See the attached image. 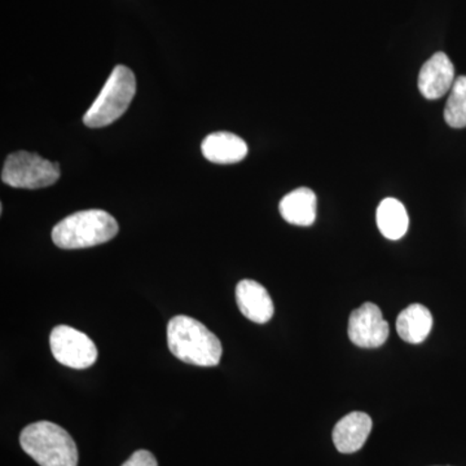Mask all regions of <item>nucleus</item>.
<instances>
[{
	"mask_svg": "<svg viewBox=\"0 0 466 466\" xmlns=\"http://www.w3.org/2000/svg\"><path fill=\"white\" fill-rule=\"evenodd\" d=\"M118 231L115 218L92 208L64 218L52 229V241L60 249H85L112 240Z\"/></svg>",
	"mask_w": 466,
	"mask_h": 466,
	"instance_id": "2",
	"label": "nucleus"
},
{
	"mask_svg": "<svg viewBox=\"0 0 466 466\" xmlns=\"http://www.w3.org/2000/svg\"><path fill=\"white\" fill-rule=\"evenodd\" d=\"M167 343L175 358L198 367H216L223 354L216 334L200 321L184 315L168 321Z\"/></svg>",
	"mask_w": 466,
	"mask_h": 466,
	"instance_id": "1",
	"label": "nucleus"
},
{
	"mask_svg": "<svg viewBox=\"0 0 466 466\" xmlns=\"http://www.w3.org/2000/svg\"><path fill=\"white\" fill-rule=\"evenodd\" d=\"M317 195L311 189L302 187L288 193L281 200L279 210L284 220L290 225L309 227L314 225L317 219Z\"/></svg>",
	"mask_w": 466,
	"mask_h": 466,
	"instance_id": "12",
	"label": "nucleus"
},
{
	"mask_svg": "<svg viewBox=\"0 0 466 466\" xmlns=\"http://www.w3.org/2000/svg\"><path fill=\"white\" fill-rule=\"evenodd\" d=\"M372 431V419L364 412H351L337 422L333 443L341 453H354L366 443Z\"/></svg>",
	"mask_w": 466,
	"mask_h": 466,
	"instance_id": "10",
	"label": "nucleus"
},
{
	"mask_svg": "<svg viewBox=\"0 0 466 466\" xmlns=\"http://www.w3.org/2000/svg\"><path fill=\"white\" fill-rule=\"evenodd\" d=\"M431 328H433L431 312L419 303L408 306L397 319V332L400 339L413 345L424 342L431 334Z\"/></svg>",
	"mask_w": 466,
	"mask_h": 466,
	"instance_id": "13",
	"label": "nucleus"
},
{
	"mask_svg": "<svg viewBox=\"0 0 466 466\" xmlns=\"http://www.w3.org/2000/svg\"><path fill=\"white\" fill-rule=\"evenodd\" d=\"M121 466H158L157 460L149 451L139 450L134 452Z\"/></svg>",
	"mask_w": 466,
	"mask_h": 466,
	"instance_id": "16",
	"label": "nucleus"
},
{
	"mask_svg": "<svg viewBox=\"0 0 466 466\" xmlns=\"http://www.w3.org/2000/svg\"><path fill=\"white\" fill-rule=\"evenodd\" d=\"M349 337L361 349H377L389 339V324L375 303H364L352 311L349 320Z\"/></svg>",
	"mask_w": 466,
	"mask_h": 466,
	"instance_id": "7",
	"label": "nucleus"
},
{
	"mask_svg": "<svg viewBox=\"0 0 466 466\" xmlns=\"http://www.w3.org/2000/svg\"><path fill=\"white\" fill-rule=\"evenodd\" d=\"M236 302L245 318L265 324L274 317L275 308L266 288L254 280H241L236 287Z\"/></svg>",
	"mask_w": 466,
	"mask_h": 466,
	"instance_id": "9",
	"label": "nucleus"
},
{
	"mask_svg": "<svg viewBox=\"0 0 466 466\" xmlns=\"http://www.w3.org/2000/svg\"><path fill=\"white\" fill-rule=\"evenodd\" d=\"M27 455L41 466H78V449L66 429L54 422L27 425L20 435Z\"/></svg>",
	"mask_w": 466,
	"mask_h": 466,
	"instance_id": "3",
	"label": "nucleus"
},
{
	"mask_svg": "<svg viewBox=\"0 0 466 466\" xmlns=\"http://www.w3.org/2000/svg\"><path fill=\"white\" fill-rule=\"evenodd\" d=\"M137 92L134 73L124 66H116L106 79L99 96L84 116L85 125L91 128L106 127L124 116Z\"/></svg>",
	"mask_w": 466,
	"mask_h": 466,
	"instance_id": "4",
	"label": "nucleus"
},
{
	"mask_svg": "<svg viewBox=\"0 0 466 466\" xmlns=\"http://www.w3.org/2000/svg\"><path fill=\"white\" fill-rule=\"evenodd\" d=\"M444 119L447 125L453 128L466 127V76L456 78L455 84L450 91Z\"/></svg>",
	"mask_w": 466,
	"mask_h": 466,
	"instance_id": "15",
	"label": "nucleus"
},
{
	"mask_svg": "<svg viewBox=\"0 0 466 466\" xmlns=\"http://www.w3.org/2000/svg\"><path fill=\"white\" fill-rule=\"evenodd\" d=\"M202 155L214 164H238L248 155V146L238 135L213 133L201 144Z\"/></svg>",
	"mask_w": 466,
	"mask_h": 466,
	"instance_id": "11",
	"label": "nucleus"
},
{
	"mask_svg": "<svg viewBox=\"0 0 466 466\" xmlns=\"http://www.w3.org/2000/svg\"><path fill=\"white\" fill-rule=\"evenodd\" d=\"M455 66L444 52H437L420 70L419 90L428 100L441 99L455 84Z\"/></svg>",
	"mask_w": 466,
	"mask_h": 466,
	"instance_id": "8",
	"label": "nucleus"
},
{
	"mask_svg": "<svg viewBox=\"0 0 466 466\" xmlns=\"http://www.w3.org/2000/svg\"><path fill=\"white\" fill-rule=\"evenodd\" d=\"M377 226L389 240H400L408 231L410 218L404 205L395 198H385L377 208Z\"/></svg>",
	"mask_w": 466,
	"mask_h": 466,
	"instance_id": "14",
	"label": "nucleus"
},
{
	"mask_svg": "<svg viewBox=\"0 0 466 466\" xmlns=\"http://www.w3.org/2000/svg\"><path fill=\"white\" fill-rule=\"evenodd\" d=\"M50 348L58 363L73 370H86L94 366L99 355L90 337L67 325L54 328Z\"/></svg>",
	"mask_w": 466,
	"mask_h": 466,
	"instance_id": "6",
	"label": "nucleus"
},
{
	"mask_svg": "<svg viewBox=\"0 0 466 466\" xmlns=\"http://www.w3.org/2000/svg\"><path fill=\"white\" fill-rule=\"evenodd\" d=\"M58 177L60 167L57 164L29 152L9 155L2 171L3 183L12 188H46L56 183Z\"/></svg>",
	"mask_w": 466,
	"mask_h": 466,
	"instance_id": "5",
	"label": "nucleus"
}]
</instances>
